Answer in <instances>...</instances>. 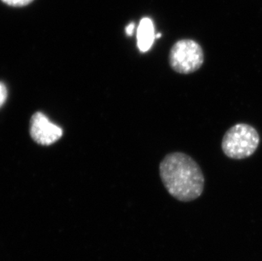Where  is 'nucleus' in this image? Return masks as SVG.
Listing matches in <instances>:
<instances>
[{
	"label": "nucleus",
	"instance_id": "nucleus-1",
	"mask_svg": "<svg viewBox=\"0 0 262 261\" xmlns=\"http://www.w3.org/2000/svg\"><path fill=\"white\" fill-rule=\"evenodd\" d=\"M160 175L167 192L179 201L190 202L203 193L205 178L202 170L186 154L167 155L160 165Z\"/></svg>",
	"mask_w": 262,
	"mask_h": 261
},
{
	"label": "nucleus",
	"instance_id": "nucleus-2",
	"mask_svg": "<svg viewBox=\"0 0 262 261\" xmlns=\"http://www.w3.org/2000/svg\"><path fill=\"white\" fill-rule=\"evenodd\" d=\"M260 144L257 130L249 124L238 123L225 133L222 142L223 153L233 160H243L255 153Z\"/></svg>",
	"mask_w": 262,
	"mask_h": 261
},
{
	"label": "nucleus",
	"instance_id": "nucleus-3",
	"mask_svg": "<svg viewBox=\"0 0 262 261\" xmlns=\"http://www.w3.org/2000/svg\"><path fill=\"white\" fill-rule=\"evenodd\" d=\"M169 64L171 69L179 74L193 73L203 66V50L193 40H179L170 50Z\"/></svg>",
	"mask_w": 262,
	"mask_h": 261
},
{
	"label": "nucleus",
	"instance_id": "nucleus-4",
	"mask_svg": "<svg viewBox=\"0 0 262 261\" xmlns=\"http://www.w3.org/2000/svg\"><path fill=\"white\" fill-rule=\"evenodd\" d=\"M30 134L32 139L41 145H50L61 138L62 129L50 121L47 116L37 112L30 122Z\"/></svg>",
	"mask_w": 262,
	"mask_h": 261
},
{
	"label": "nucleus",
	"instance_id": "nucleus-5",
	"mask_svg": "<svg viewBox=\"0 0 262 261\" xmlns=\"http://www.w3.org/2000/svg\"><path fill=\"white\" fill-rule=\"evenodd\" d=\"M156 39L155 27L149 18L142 19L137 31V44L141 52L145 53L150 50Z\"/></svg>",
	"mask_w": 262,
	"mask_h": 261
},
{
	"label": "nucleus",
	"instance_id": "nucleus-6",
	"mask_svg": "<svg viewBox=\"0 0 262 261\" xmlns=\"http://www.w3.org/2000/svg\"><path fill=\"white\" fill-rule=\"evenodd\" d=\"M6 5L12 7H24L33 2V0H2Z\"/></svg>",
	"mask_w": 262,
	"mask_h": 261
},
{
	"label": "nucleus",
	"instance_id": "nucleus-7",
	"mask_svg": "<svg viewBox=\"0 0 262 261\" xmlns=\"http://www.w3.org/2000/svg\"><path fill=\"white\" fill-rule=\"evenodd\" d=\"M6 99H7V89L5 84L0 82V107L5 104Z\"/></svg>",
	"mask_w": 262,
	"mask_h": 261
},
{
	"label": "nucleus",
	"instance_id": "nucleus-8",
	"mask_svg": "<svg viewBox=\"0 0 262 261\" xmlns=\"http://www.w3.org/2000/svg\"><path fill=\"white\" fill-rule=\"evenodd\" d=\"M134 29H135V24L134 23H130L127 27H126V33L128 36H132L134 34Z\"/></svg>",
	"mask_w": 262,
	"mask_h": 261
},
{
	"label": "nucleus",
	"instance_id": "nucleus-9",
	"mask_svg": "<svg viewBox=\"0 0 262 261\" xmlns=\"http://www.w3.org/2000/svg\"><path fill=\"white\" fill-rule=\"evenodd\" d=\"M161 37V33H157V34L156 35V38H159V37Z\"/></svg>",
	"mask_w": 262,
	"mask_h": 261
}]
</instances>
